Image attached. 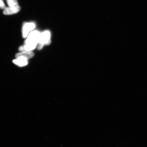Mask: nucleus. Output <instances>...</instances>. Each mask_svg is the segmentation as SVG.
Listing matches in <instances>:
<instances>
[{
	"instance_id": "4",
	"label": "nucleus",
	"mask_w": 147,
	"mask_h": 147,
	"mask_svg": "<svg viewBox=\"0 0 147 147\" xmlns=\"http://www.w3.org/2000/svg\"><path fill=\"white\" fill-rule=\"evenodd\" d=\"M13 62L15 65L19 67H24L28 64V60L23 57H18L13 60Z\"/></svg>"
},
{
	"instance_id": "6",
	"label": "nucleus",
	"mask_w": 147,
	"mask_h": 147,
	"mask_svg": "<svg viewBox=\"0 0 147 147\" xmlns=\"http://www.w3.org/2000/svg\"><path fill=\"white\" fill-rule=\"evenodd\" d=\"M34 56V54L32 51H20L16 54V58L18 57H23L28 60L32 58Z\"/></svg>"
},
{
	"instance_id": "8",
	"label": "nucleus",
	"mask_w": 147,
	"mask_h": 147,
	"mask_svg": "<svg viewBox=\"0 0 147 147\" xmlns=\"http://www.w3.org/2000/svg\"><path fill=\"white\" fill-rule=\"evenodd\" d=\"M0 8L4 9V10L6 8V7L2 0H0Z\"/></svg>"
},
{
	"instance_id": "3",
	"label": "nucleus",
	"mask_w": 147,
	"mask_h": 147,
	"mask_svg": "<svg viewBox=\"0 0 147 147\" xmlns=\"http://www.w3.org/2000/svg\"><path fill=\"white\" fill-rule=\"evenodd\" d=\"M36 27L34 23H24L22 27V36L24 38H27L29 33L32 32Z\"/></svg>"
},
{
	"instance_id": "5",
	"label": "nucleus",
	"mask_w": 147,
	"mask_h": 147,
	"mask_svg": "<svg viewBox=\"0 0 147 147\" xmlns=\"http://www.w3.org/2000/svg\"><path fill=\"white\" fill-rule=\"evenodd\" d=\"M21 9V7L19 5L14 7H9L6 8L3 12L5 15H11L17 13Z\"/></svg>"
},
{
	"instance_id": "1",
	"label": "nucleus",
	"mask_w": 147,
	"mask_h": 147,
	"mask_svg": "<svg viewBox=\"0 0 147 147\" xmlns=\"http://www.w3.org/2000/svg\"><path fill=\"white\" fill-rule=\"evenodd\" d=\"M41 32L37 30H33L29 33L23 46L19 47L20 51H32L37 47Z\"/></svg>"
},
{
	"instance_id": "7",
	"label": "nucleus",
	"mask_w": 147,
	"mask_h": 147,
	"mask_svg": "<svg viewBox=\"0 0 147 147\" xmlns=\"http://www.w3.org/2000/svg\"><path fill=\"white\" fill-rule=\"evenodd\" d=\"M9 7H14L18 5L17 0H7Z\"/></svg>"
},
{
	"instance_id": "2",
	"label": "nucleus",
	"mask_w": 147,
	"mask_h": 147,
	"mask_svg": "<svg viewBox=\"0 0 147 147\" xmlns=\"http://www.w3.org/2000/svg\"><path fill=\"white\" fill-rule=\"evenodd\" d=\"M51 34L50 31L46 30L41 33L37 47L41 50L45 45H49L51 43Z\"/></svg>"
}]
</instances>
